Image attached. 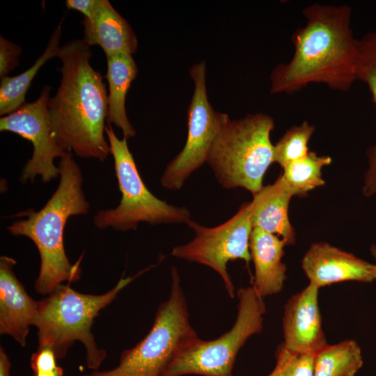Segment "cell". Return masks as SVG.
Segmentation results:
<instances>
[{"instance_id":"cell-1","label":"cell","mask_w":376,"mask_h":376,"mask_svg":"<svg viewBox=\"0 0 376 376\" xmlns=\"http://www.w3.org/2000/svg\"><path fill=\"white\" fill-rule=\"evenodd\" d=\"M305 26L292 36L291 59L270 75L272 94H292L311 84L345 92L357 79L358 39L348 5L313 3L303 10Z\"/></svg>"},{"instance_id":"cell-2","label":"cell","mask_w":376,"mask_h":376,"mask_svg":"<svg viewBox=\"0 0 376 376\" xmlns=\"http://www.w3.org/2000/svg\"><path fill=\"white\" fill-rule=\"evenodd\" d=\"M92 56L83 39L61 47V79L47 107L52 136L61 149L103 162L111 154L104 136L108 95L102 76L90 63Z\"/></svg>"},{"instance_id":"cell-3","label":"cell","mask_w":376,"mask_h":376,"mask_svg":"<svg viewBox=\"0 0 376 376\" xmlns=\"http://www.w3.org/2000/svg\"><path fill=\"white\" fill-rule=\"evenodd\" d=\"M60 182L45 205L38 211L29 209L16 217H24L8 227L14 235L29 237L36 246L40 258L36 291L47 296L62 283H71L80 279L81 257L70 263L63 242L66 222L72 216L86 214L89 203L82 189L81 171L68 152L59 164Z\"/></svg>"},{"instance_id":"cell-4","label":"cell","mask_w":376,"mask_h":376,"mask_svg":"<svg viewBox=\"0 0 376 376\" xmlns=\"http://www.w3.org/2000/svg\"><path fill=\"white\" fill-rule=\"evenodd\" d=\"M149 269L133 276H122L113 288L100 295L79 292L70 283L57 286L38 301L33 327L37 329L38 346L51 348L60 359L66 356L75 342L79 341L86 350L87 367L97 370L106 359L107 352L98 347L91 332L94 319L123 288Z\"/></svg>"},{"instance_id":"cell-5","label":"cell","mask_w":376,"mask_h":376,"mask_svg":"<svg viewBox=\"0 0 376 376\" xmlns=\"http://www.w3.org/2000/svg\"><path fill=\"white\" fill-rule=\"evenodd\" d=\"M274 120L269 115L249 113L229 120L210 148L207 163L224 189L243 188L253 195L263 187L264 175L273 162L270 134Z\"/></svg>"},{"instance_id":"cell-6","label":"cell","mask_w":376,"mask_h":376,"mask_svg":"<svg viewBox=\"0 0 376 376\" xmlns=\"http://www.w3.org/2000/svg\"><path fill=\"white\" fill-rule=\"evenodd\" d=\"M197 337L178 272L172 267L169 297L158 307L148 334L121 353L114 368L81 376H161L175 355Z\"/></svg>"},{"instance_id":"cell-7","label":"cell","mask_w":376,"mask_h":376,"mask_svg":"<svg viewBox=\"0 0 376 376\" xmlns=\"http://www.w3.org/2000/svg\"><path fill=\"white\" fill-rule=\"evenodd\" d=\"M236 295L237 313L231 329L214 340L198 336L175 355L161 376H233L240 350L261 333L266 313L263 297L252 285L240 288Z\"/></svg>"},{"instance_id":"cell-8","label":"cell","mask_w":376,"mask_h":376,"mask_svg":"<svg viewBox=\"0 0 376 376\" xmlns=\"http://www.w3.org/2000/svg\"><path fill=\"white\" fill-rule=\"evenodd\" d=\"M104 132L122 196L116 207L100 210L96 214L95 226L126 231L136 230L141 222L150 225L186 224L191 217L187 207L175 206L157 198L145 185L129 150L127 139H118L109 123L105 126Z\"/></svg>"},{"instance_id":"cell-9","label":"cell","mask_w":376,"mask_h":376,"mask_svg":"<svg viewBox=\"0 0 376 376\" xmlns=\"http://www.w3.org/2000/svg\"><path fill=\"white\" fill-rule=\"evenodd\" d=\"M186 224L194 230L195 237L189 243L175 246L171 256L212 268L221 278L228 295L234 297L235 286L227 265L240 259L248 265L251 260L250 203L242 204L230 219L215 227L203 226L191 219Z\"/></svg>"},{"instance_id":"cell-10","label":"cell","mask_w":376,"mask_h":376,"mask_svg":"<svg viewBox=\"0 0 376 376\" xmlns=\"http://www.w3.org/2000/svg\"><path fill=\"white\" fill-rule=\"evenodd\" d=\"M205 62L194 64L189 74L194 91L187 109V137L183 149L166 166L162 186L180 189L196 170L207 162L211 145L221 127L230 120L228 114L215 111L208 101Z\"/></svg>"},{"instance_id":"cell-11","label":"cell","mask_w":376,"mask_h":376,"mask_svg":"<svg viewBox=\"0 0 376 376\" xmlns=\"http://www.w3.org/2000/svg\"><path fill=\"white\" fill-rule=\"evenodd\" d=\"M51 87L45 86L38 98L26 102L11 113L0 119V130L10 132L29 141L33 148L32 157L24 166L20 180L33 182L40 175L47 182L60 175L59 167L54 162L56 157H63L68 152L56 144L52 136L48 111Z\"/></svg>"},{"instance_id":"cell-12","label":"cell","mask_w":376,"mask_h":376,"mask_svg":"<svg viewBox=\"0 0 376 376\" xmlns=\"http://www.w3.org/2000/svg\"><path fill=\"white\" fill-rule=\"evenodd\" d=\"M319 290L308 283L285 304L283 345L292 352L316 354L327 344L319 307Z\"/></svg>"},{"instance_id":"cell-13","label":"cell","mask_w":376,"mask_h":376,"mask_svg":"<svg viewBox=\"0 0 376 376\" xmlns=\"http://www.w3.org/2000/svg\"><path fill=\"white\" fill-rule=\"evenodd\" d=\"M301 267L309 283L318 288L345 281L376 280L374 264L324 242L311 244Z\"/></svg>"},{"instance_id":"cell-14","label":"cell","mask_w":376,"mask_h":376,"mask_svg":"<svg viewBox=\"0 0 376 376\" xmlns=\"http://www.w3.org/2000/svg\"><path fill=\"white\" fill-rule=\"evenodd\" d=\"M11 257L0 258V334L10 336L25 347L37 313L38 301L29 295L17 279Z\"/></svg>"},{"instance_id":"cell-15","label":"cell","mask_w":376,"mask_h":376,"mask_svg":"<svg viewBox=\"0 0 376 376\" xmlns=\"http://www.w3.org/2000/svg\"><path fill=\"white\" fill-rule=\"evenodd\" d=\"M294 196L297 193L282 175L273 184L263 187L249 202L253 228L281 237L286 245L294 244L296 235L288 215L289 203Z\"/></svg>"},{"instance_id":"cell-16","label":"cell","mask_w":376,"mask_h":376,"mask_svg":"<svg viewBox=\"0 0 376 376\" xmlns=\"http://www.w3.org/2000/svg\"><path fill=\"white\" fill-rule=\"evenodd\" d=\"M285 242L280 237L253 228L249 251L254 266L252 286L263 298L280 292L286 280V265L282 262Z\"/></svg>"},{"instance_id":"cell-17","label":"cell","mask_w":376,"mask_h":376,"mask_svg":"<svg viewBox=\"0 0 376 376\" xmlns=\"http://www.w3.org/2000/svg\"><path fill=\"white\" fill-rule=\"evenodd\" d=\"M81 23L84 27L83 40L89 47L100 46L106 56L136 52L138 40L133 29L108 0H100L94 15L84 17Z\"/></svg>"},{"instance_id":"cell-18","label":"cell","mask_w":376,"mask_h":376,"mask_svg":"<svg viewBox=\"0 0 376 376\" xmlns=\"http://www.w3.org/2000/svg\"><path fill=\"white\" fill-rule=\"evenodd\" d=\"M107 61L105 78L109 84L107 121L120 128L123 137L127 139L134 137L136 131L127 116L125 100L131 84L137 75L138 68L130 54L107 56Z\"/></svg>"},{"instance_id":"cell-19","label":"cell","mask_w":376,"mask_h":376,"mask_svg":"<svg viewBox=\"0 0 376 376\" xmlns=\"http://www.w3.org/2000/svg\"><path fill=\"white\" fill-rule=\"evenodd\" d=\"M62 22L63 19L52 34L47 46L42 54L36 61L31 68L17 76H7L1 79V116H7L26 103V94L40 68L47 61L54 57H58L61 49L59 44L61 37Z\"/></svg>"},{"instance_id":"cell-20","label":"cell","mask_w":376,"mask_h":376,"mask_svg":"<svg viewBox=\"0 0 376 376\" xmlns=\"http://www.w3.org/2000/svg\"><path fill=\"white\" fill-rule=\"evenodd\" d=\"M357 79L366 83L376 109V31L358 39ZM368 167L364 175L362 193L366 197L376 194V141L366 151Z\"/></svg>"},{"instance_id":"cell-21","label":"cell","mask_w":376,"mask_h":376,"mask_svg":"<svg viewBox=\"0 0 376 376\" xmlns=\"http://www.w3.org/2000/svg\"><path fill=\"white\" fill-rule=\"evenodd\" d=\"M363 364L361 347L354 340L327 344L316 353L314 376H354Z\"/></svg>"},{"instance_id":"cell-22","label":"cell","mask_w":376,"mask_h":376,"mask_svg":"<svg viewBox=\"0 0 376 376\" xmlns=\"http://www.w3.org/2000/svg\"><path fill=\"white\" fill-rule=\"evenodd\" d=\"M331 162V157L319 155L310 150L304 157L284 166L282 175L297 196H304L309 191L325 183L322 169Z\"/></svg>"},{"instance_id":"cell-23","label":"cell","mask_w":376,"mask_h":376,"mask_svg":"<svg viewBox=\"0 0 376 376\" xmlns=\"http://www.w3.org/2000/svg\"><path fill=\"white\" fill-rule=\"evenodd\" d=\"M315 132V126L307 120L290 127L274 145L273 162L283 169L287 164L304 157L308 143Z\"/></svg>"},{"instance_id":"cell-24","label":"cell","mask_w":376,"mask_h":376,"mask_svg":"<svg viewBox=\"0 0 376 376\" xmlns=\"http://www.w3.org/2000/svg\"><path fill=\"white\" fill-rule=\"evenodd\" d=\"M315 353L299 354L280 345L276 353V365L267 376H314Z\"/></svg>"},{"instance_id":"cell-25","label":"cell","mask_w":376,"mask_h":376,"mask_svg":"<svg viewBox=\"0 0 376 376\" xmlns=\"http://www.w3.org/2000/svg\"><path fill=\"white\" fill-rule=\"evenodd\" d=\"M56 360L51 348L38 346L30 359V366L34 376H63V369L57 365Z\"/></svg>"},{"instance_id":"cell-26","label":"cell","mask_w":376,"mask_h":376,"mask_svg":"<svg viewBox=\"0 0 376 376\" xmlns=\"http://www.w3.org/2000/svg\"><path fill=\"white\" fill-rule=\"evenodd\" d=\"M21 47L17 44L0 37V78L8 75L19 63Z\"/></svg>"},{"instance_id":"cell-27","label":"cell","mask_w":376,"mask_h":376,"mask_svg":"<svg viewBox=\"0 0 376 376\" xmlns=\"http://www.w3.org/2000/svg\"><path fill=\"white\" fill-rule=\"evenodd\" d=\"M100 0H67L65 6L68 9L75 10L84 15L91 17L97 10Z\"/></svg>"},{"instance_id":"cell-28","label":"cell","mask_w":376,"mask_h":376,"mask_svg":"<svg viewBox=\"0 0 376 376\" xmlns=\"http://www.w3.org/2000/svg\"><path fill=\"white\" fill-rule=\"evenodd\" d=\"M11 363L4 348L0 347V376L10 375Z\"/></svg>"},{"instance_id":"cell-29","label":"cell","mask_w":376,"mask_h":376,"mask_svg":"<svg viewBox=\"0 0 376 376\" xmlns=\"http://www.w3.org/2000/svg\"><path fill=\"white\" fill-rule=\"evenodd\" d=\"M370 253L373 256V258L375 260V276H376V245L373 244L370 247Z\"/></svg>"}]
</instances>
